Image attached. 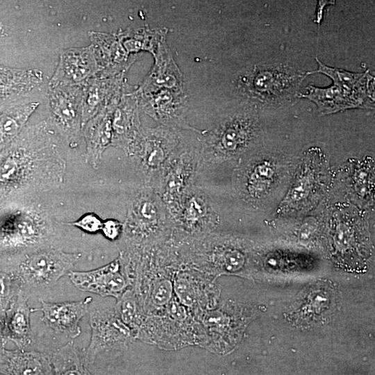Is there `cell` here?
Listing matches in <instances>:
<instances>
[{"label":"cell","mask_w":375,"mask_h":375,"mask_svg":"<svg viewBox=\"0 0 375 375\" xmlns=\"http://www.w3.org/2000/svg\"><path fill=\"white\" fill-rule=\"evenodd\" d=\"M83 84L49 87L52 123L70 143L76 144L82 126Z\"/></svg>","instance_id":"8fae6325"},{"label":"cell","mask_w":375,"mask_h":375,"mask_svg":"<svg viewBox=\"0 0 375 375\" xmlns=\"http://www.w3.org/2000/svg\"><path fill=\"white\" fill-rule=\"evenodd\" d=\"M140 108L160 125L187 130L201 134L202 131L191 126L187 122V96L184 90L168 88L135 90Z\"/></svg>","instance_id":"30bf717a"},{"label":"cell","mask_w":375,"mask_h":375,"mask_svg":"<svg viewBox=\"0 0 375 375\" xmlns=\"http://www.w3.org/2000/svg\"><path fill=\"white\" fill-rule=\"evenodd\" d=\"M30 295L21 290L7 308L3 324L2 338L11 341L19 349H25L32 342L31 314L28 301Z\"/></svg>","instance_id":"7402d4cb"},{"label":"cell","mask_w":375,"mask_h":375,"mask_svg":"<svg viewBox=\"0 0 375 375\" xmlns=\"http://www.w3.org/2000/svg\"><path fill=\"white\" fill-rule=\"evenodd\" d=\"M91 330L90 342L83 352L88 365L99 354L111 350H123L135 339L131 330L122 322L115 306L96 307L89 313Z\"/></svg>","instance_id":"9c48e42d"},{"label":"cell","mask_w":375,"mask_h":375,"mask_svg":"<svg viewBox=\"0 0 375 375\" xmlns=\"http://www.w3.org/2000/svg\"><path fill=\"white\" fill-rule=\"evenodd\" d=\"M373 181V168L368 160L358 165L353 174L356 192L360 196H367L372 190Z\"/></svg>","instance_id":"f546056e"},{"label":"cell","mask_w":375,"mask_h":375,"mask_svg":"<svg viewBox=\"0 0 375 375\" xmlns=\"http://www.w3.org/2000/svg\"><path fill=\"white\" fill-rule=\"evenodd\" d=\"M170 215L174 224L171 239L174 242L213 233L219 223L211 199L196 185L186 192Z\"/></svg>","instance_id":"ba28073f"},{"label":"cell","mask_w":375,"mask_h":375,"mask_svg":"<svg viewBox=\"0 0 375 375\" xmlns=\"http://www.w3.org/2000/svg\"><path fill=\"white\" fill-rule=\"evenodd\" d=\"M174 229L172 217L155 190L140 185L130 194L124 231L125 249H142L169 240Z\"/></svg>","instance_id":"7a4b0ae2"},{"label":"cell","mask_w":375,"mask_h":375,"mask_svg":"<svg viewBox=\"0 0 375 375\" xmlns=\"http://www.w3.org/2000/svg\"><path fill=\"white\" fill-rule=\"evenodd\" d=\"M140 111L139 97L136 92L124 91L112 113V147L126 151L142 127Z\"/></svg>","instance_id":"d6986e66"},{"label":"cell","mask_w":375,"mask_h":375,"mask_svg":"<svg viewBox=\"0 0 375 375\" xmlns=\"http://www.w3.org/2000/svg\"><path fill=\"white\" fill-rule=\"evenodd\" d=\"M124 223L117 219H109L103 222L101 231L109 240L115 241L123 234Z\"/></svg>","instance_id":"1f68e13d"},{"label":"cell","mask_w":375,"mask_h":375,"mask_svg":"<svg viewBox=\"0 0 375 375\" xmlns=\"http://www.w3.org/2000/svg\"><path fill=\"white\" fill-rule=\"evenodd\" d=\"M97 62L90 45L67 49L60 54L58 65L49 81V87L84 84L97 75Z\"/></svg>","instance_id":"9a60e30c"},{"label":"cell","mask_w":375,"mask_h":375,"mask_svg":"<svg viewBox=\"0 0 375 375\" xmlns=\"http://www.w3.org/2000/svg\"><path fill=\"white\" fill-rule=\"evenodd\" d=\"M119 99L104 108L83 126L86 144V162L94 168L99 167L103 152L112 146V113Z\"/></svg>","instance_id":"44dd1931"},{"label":"cell","mask_w":375,"mask_h":375,"mask_svg":"<svg viewBox=\"0 0 375 375\" xmlns=\"http://www.w3.org/2000/svg\"><path fill=\"white\" fill-rule=\"evenodd\" d=\"M115 308L120 319L131 330L136 339L145 314L138 297L131 288L117 299Z\"/></svg>","instance_id":"4316f807"},{"label":"cell","mask_w":375,"mask_h":375,"mask_svg":"<svg viewBox=\"0 0 375 375\" xmlns=\"http://www.w3.org/2000/svg\"><path fill=\"white\" fill-rule=\"evenodd\" d=\"M90 38L99 68L96 76H113L125 72L131 65L119 36L90 32Z\"/></svg>","instance_id":"ffe728a7"},{"label":"cell","mask_w":375,"mask_h":375,"mask_svg":"<svg viewBox=\"0 0 375 375\" xmlns=\"http://www.w3.org/2000/svg\"><path fill=\"white\" fill-rule=\"evenodd\" d=\"M68 276L79 290L118 299L130 287L119 256L101 267L89 271H71Z\"/></svg>","instance_id":"4fadbf2b"},{"label":"cell","mask_w":375,"mask_h":375,"mask_svg":"<svg viewBox=\"0 0 375 375\" xmlns=\"http://www.w3.org/2000/svg\"><path fill=\"white\" fill-rule=\"evenodd\" d=\"M356 233L350 221H338L334 228V246L341 253L353 250L355 247Z\"/></svg>","instance_id":"f1b7e54d"},{"label":"cell","mask_w":375,"mask_h":375,"mask_svg":"<svg viewBox=\"0 0 375 375\" xmlns=\"http://www.w3.org/2000/svg\"><path fill=\"white\" fill-rule=\"evenodd\" d=\"M214 278L181 261L173 276L174 293L177 300L198 319L213 307Z\"/></svg>","instance_id":"7c38bea8"},{"label":"cell","mask_w":375,"mask_h":375,"mask_svg":"<svg viewBox=\"0 0 375 375\" xmlns=\"http://www.w3.org/2000/svg\"><path fill=\"white\" fill-rule=\"evenodd\" d=\"M199 147L198 139H188L182 135L178 147L152 187L169 214L186 192L195 185L199 172Z\"/></svg>","instance_id":"8992f818"},{"label":"cell","mask_w":375,"mask_h":375,"mask_svg":"<svg viewBox=\"0 0 375 375\" xmlns=\"http://www.w3.org/2000/svg\"><path fill=\"white\" fill-rule=\"evenodd\" d=\"M21 290L22 284L17 265L0 266V318L4 319L10 303Z\"/></svg>","instance_id":"83f0119b"},{"label":"cell","mask_w":375,"mask_h":375,"mask_svg":"<svg viewBox=\"0 0 375 375\" xmlns=\"http://www.w3.org/2000/svg\"><path fill=\"white\" fill-rule=\"evenodd\" d=\"M323 161L319 149L312 148L307 151L281 204L283 210L297 209L312 196L319 185Z\"/></svg>","instance_id":"e0dca14e"},{"label":"cell","mask_w":375,"mask_h":375,"mask_svg":"<svg viewBox=\"0 0 375 375\" xmlns=\"http://www.w3.org/2000/svg\"><path fill=\"white\" fill-rule=\"evenodd\" d=\"M81 254L67 253L51 246L28 251L17 264L22 290L32 291L54 286L58 280L72 271Z\"/></svg>","instance_id":"52a82bcc"},{"label":"cell","mask_w":375,"mask_h":375,"mask_svg":"<svg viewBox=\"0 0 375 375\" xmlns=\"http://www.w3.org/2000/svg\"><path fill=\"white\" fill-rule=\"evenodd\" d=\"M276 174V165L270 160L263 158L248 162L240 168L238 177L242 195L247 201L260 199L271 188Z\"/></svg>","instance_id":"cb8c5ba5"},{"label":"cell","mask_w":375,"mask_h":375,"mask_svg":"<svg viewBox=\"0 0 375 375\" xmlns=\"http://www.w3.org/2000/svg\"><path fill=\"white\" fill-rule=\"evenodd\" d=\"M125 72L110 77L94 76L83 87L82 126L124 92Z\"/></svg>","instance_id":"ac0fdd59"},{"label":"cell","mask_w":375,"mask_h":375,"mask_svg":"<svg viewBox=\"0 0 375 375\" xmlns=\"http://www.w3.org/2000/svg\"><path fill=\"white\" fill-rule=\"evenodd\" d=\"M92 301L91 297L80 301L64 302L40 299V306L31 308V310L41 312V321L54 332L74 339L81 334L79 322L88 313Z\"/></svg>","instance_id":"5bb4252c"},{"label":"cell","mask_w":375,"mask_h":375,"mask_svg":"<svg viewBox=\"0 0 375 375\" xmlns=\"http://www.w3.org/2000/svg\"><path fill=\"white\" fill-rule=\"evenodd\" d=\"M3 67L0 65V69H1Z\"/></svg>","instance_id":"e575fe53"},{"label":"cell","mask_w":375,"mask_h":375,"mask_svg":"<svg viewBox=\"0 0 375 375\" xmlns=\"http://www.w3.org/2000/svg\"><path fill=\"white\" fill-rule=\"evenodd\" d=\"M3 319L0 318V345H6V343L4 342L3 338H2V328H3Z\"/></svg>","instance_id":"836d02e7"},{"label":"cell","mask_w":375,"mask_h":375,"mask_svg":"<svg viewBox=\"0 0 375 375\" xmlns=\"http://www.w3.org/2000/svg\"><path fill=\"white\" fill-rule=\"evenodd\" d=\"M306 76L283 65H257L239 76L238 88L250 102L279 104L297 96Z\"/></svg>","instance_id":"5b68a950"},{"label":"cell","mask_w":375,"mask_h":375,"mask_svg":"<svg viewBox=\"0 0 375 375\" xmlns=\"http://www.w3.org/2000/svg\"><path fill=\"white\" fill-rule=\"evenodd\" d=\"M38 106V101L21 103L3 112L0 115V144L18 135Z\"/></svg>","instance_id":"484cf974"},{"label":"cell","mask_w":375,"mask_h":375,"mask_svg":"<svg viewBox=\"0 0 375 375\" xmlns=\"http://www.w3.org/2000/svg\"><path fill=\"white\" fill-rule=\"evenodd\" d=\"M315 60L318 69L306 72L307 75L320 73L333 81L328 88L312 85L306 87L307 93L299 97L314 102L322 115H329L351 108H372L374 104V78L367 70L361 73L351 72L331 67Z\"/></svg>","instance_id":"3957f363"},{"label":"cell","mask_w":375,"mask_h":375,"mask_svg":"<svg viewBox=\"0 0 375 375\" xmlns=\"http://www.w3.org/2000/svg\"><path fill=\"white\" fill-rule=\"evenodd\" d=\"M334 3V1H318L315 18L314 20L316 24L320 25L323 19V13L325 8L330 4H333Z\"/></svg>","instance_id":"d6a6232c"},{"label":"cell","mask_w":375,"mask_h":375,"mask_svg":"<svg viewBox=\"0 0 375 375\" xmlns=\"http://www.w3.org/2000/svg\"><path fill=\"white\" fill-rule=\"evenodd\" d=\"M0 374L53 375L51 356L37 351L8 350L0 345Z\"/></svg>","instance_id":"603a6c76"},{"label":"cell","mask_w":375,"mask_h":375,"mask_svg":"<svg viewBox=\"0 0 375 375\" xmlns=\"http://www.w3.org/2000/svg\"><path fill=\"white\" fill-rule=\"evenodd\" d=\"M259 130L253 108L245 106L224 117L212 129L202 131L199 171L241 156L252 146Z\"/></svg>","instance_id":"6da1fadb"},{"label":"cell","mask_w":375,"mask_h":375,"mask_svg":"<svg viewBox=\"0 0 375 375\" xmlns=\"http://www.w3.org/2000/svg\"><path fill=\"white\" fill-rule=\"evenodd\" d=\"M102 224L101 219L92 212L85 214L78 220L69 223V225L76 226L88 233H96L100 231Z\"/></svg>","instance_id":"4dcf8cb0"},{"label":"cell","mask_w":375,"mask_h":375,"mask_svg":"<svg viewBox=\"0 0 375 375\" xmlns=\"http://www.w3.org/2000/svg\"><path fill=\"white\" fill-rule=\"evenodd\" d=\"M53 375H93L88 368L83 353L73 341L59 347L51 356Z\"/></svg>","instance_id":"d4e9b609"},{"label":"cell","mask_w":375,"mask_h":375,"mask_svg":"<svg viewBox=\"0 0 375 375\" xmlns=\"http://www.w3.org/2000/svg\"><path fill=\"white\" fill-rule=\"evenodd\" d=\"M181 131L159 125L142 127L126 150L140 185L152 188L166 163L178 147Z\"/></svg>","instance_id":"277c9868"},{"label":"cell","mask_w":375,"mask_h":375,"mask_svg":"<svg viewBox=\"0 0 375 375\" xmlns=\"http://www.w3.org/2000/svg\"><path fill=\"white\" fill-rule=\"evenodd\" d=\"M336 293L325 283L315 284L308 289L296 303L290 319L294 324L311 326L326 320L333 313Z\"/></svg>","instance_id":"2e32d148"}]
</instances>
